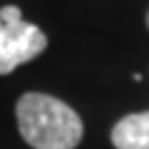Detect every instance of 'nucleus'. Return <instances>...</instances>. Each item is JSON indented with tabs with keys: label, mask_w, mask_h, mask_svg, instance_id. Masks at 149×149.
I'll return each instance as SVG.
<instances>
[{
	"label": "nucleus",
	"mask_w": 149,
	"mask_h": 149,
	"mask_svg": "<svg viewBox=\"0 0 149 149\" xmlns=\"http://www.w3.org/2000/svg\"><path fill=\"white\" fill-rule=\"evenodd\" d=\"M147 27H149V13H147Z\"/></svg>",
	"instance_id": "4"
},
{
	"label": "nucleus",
	"mask_w": 149,
	"mask_h": 149,
	"mask_svg": "<svg viewBox=\"0 0 149 149\" xmlns=\"http://www.w3.org/2000/svg\"><path fill=\"white\" fill-rule=\"evenodd\" d=\"M20 137L35 149H74L85 137L82 117L67 102L42 92H25L15 104Z\"/></svg>",
	"instance_id": "1"
},
{
	"label": "nucleus",
	"mask_w": 149,
	"mask_h": 149,
	"mask_svg": "<svg viewBox=\"0 0 149 149\" xmlns=\"http://www.w3.org/2000/svg\"><path fill=\"white\" fill-rule=\"evenodd\" d=\"M0 74H10L15 67L40 57L47 47V37L37 25L22 17L17 5L0 8Z\"/></svg>",
	"instance_id": "2"
},
{
	"label": "nucleus",
	"mask_w": 149,
	"mask_h": 149,
	"mask_svg": "<svg viewBox=\"0 0 149 149\" xmlns=\"http://www.w3.org/2000/svg\"><path fill=\"white\" fill-rule=\"evenodd\" d=\"M0 27H3V25H0Z\"/></svg>",
	"instance_id": "5"
},
{
	"label": "nucleus",
	"mask_w": 149,
	"mask_h": 149,
	"mask_svg": "<svg viewBox=\"0 0 149 149\" xmlns=\"http://www.w3.org/2000/svg\"><path fill=\"white\" fill-rule=\"evenodd\" d=\"M112 144L117 149H149V109L119 119L112 127Z\"/></svg>",
	"instance_id": "3"
}]
</instances>
